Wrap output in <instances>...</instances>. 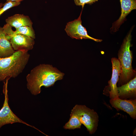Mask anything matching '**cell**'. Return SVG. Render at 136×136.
<instances>
[{
	"instance_id": "cell-1",
	"label": "cell",
	"mask_w": 136,
	"mask_h": 136,
	"mask_svg": "<svg viewBox=\"0 0 136 136\" xmlns=\"http://www.w3.org/2000/svg\"><path fill=\"white\" fill-rule=\"evenodd\" d=\"M64 74L52 65L40 64L33 69L26 77L27 87L31 94L36 95L41 91V87L53 85L62 79Z\"/></svg>"
},
{
	"instance_id": "cell-2",
	"label": "cell",
	"mask_w": 136,
	"mask_h": 136,
	"mask_svg": "<svg viewBox=\"0 0 136 136\" xmlns=\"http://www.w3.org/2000/svg\"><path fill=\"white\" fill-rule=\"evenodd\" d=\"M30 56L28 51L19 50L9 56L0 57V81L17 77L25 68Z\"/></svg>"
},
{
	"instance_id": "cell-3",
	"label": "cell",
	"mask_w": 136,
	"mask_h": 136,
	"mask_svg": "<svg viewBox=\"0 0 136 136\" xmlns=\"http://www.w3.org/2000/svg\"><path fill=\"white\" fill-rule=\"evenodd\" d=\"M131 31L128 34L124 40L118 53L121 72L118 80L120 85L124 84L132 79L135 71L132 66V55L130 48L131 46Z\"/></svg>"
},
{
	"instance_id": "cell-4",
	"label": "cell",
	"mask_w": 136,
	"mask_h": 136,
	"mask_svg": "<svg viewBox=\"0 0 136 136\" xmlns=\"http://www.w3.org/2000/svg\"><path fill=\"white\" fill-rule=\"evenodd\" d=\"M80 122L86 128L90 134L94 133L97 129L99 117L97 113L84 105H76L72 110Z\"/></svg>"
},
{
	"instance_id": "cell-5",
	"label": "cell",
	"mask_w": 136,
	"mask_h": 136,
	"mask_svg": "<svg viewBox=\"0 0 136 136\" xmlns=\"http://www.w3.org/2000/svg\"><path fill=\"white\" fill-rule=\"evenodd\" d=\"M7 80L4 86L3 92L5 95V100L3 106L0 110V128L4 125L8 124L19 122L21 123L37 129L19 118L12 112L8 104V98L7 89Z\"/></svg>"
},
{
	"instance_id": "cell-6",
	"label": "cell",
	"mask_w": 136,
	"mask_h": 136,
	"mask_svg": "<svg viewBox=\"0 0 136 136\" xmlns=\"http://www.w3.org/2000/svg\"><path fill=\"white\" fill-rule=\"evenodd\" d=\"M83 9L78 19L67 23L65 30L67 35L72 38L89 39L96 42H101V40L95 39L89 36L86 28L82 25L81 16Z\"/></svg>"
},
{
	"instance_id": "cell-7",
	"label": "cell",
	"mask_w": 136,
	"mask_h": 136,
	"mask_svg": "<svg viewBox=\"0 0 136 136\" xmlns=\"http://www.w3.org/2000/svg\"><path fill=\"white\" fill-rule=\"evenodd\" d=\"M112 66L111 78L108 83L110 90L109 91L110 99L119 98L117 83L118 81L121 72V67L118 59L116 58L111 59Z\"/></svg>"
},
{
	"instance_id": "cell-8",
	"label": "cell",
	"mask_w": 136,
	"mask_h": 136,
	"mask_svg": "<svg viewBox=\"0 0 136 136\" xmlns=\"http://www.w3.org/2000/svg\"><path fill=\"white\" fill-rule=\"evenodd\" d=\"M110 104L117 110H121L128 114L134 119L136 118V99L127 100L119 98L110 99Z\"/></svg>"
},
{
	"instance_id": "cell-9",
	"label": "cell",
	"mask_w": 136,
	"mask_h": 136,
	"mask_svg": "<svg viewBox=\"0 0 136 136\" xmlns=\"http://www.w3.org/2000/svg\"><path fill=\"white\" fill-rule=\"evenodd\" d=\"M14 50L28 51L33 48L34 39L25 35L18 34L12 36L9 40Z\"/></svg>"
},
{
	"instance_id": "cell-10",
	"label": "cell",
	"mask_w": 136,
	"mask_h": 136,
	"mask_svg": "<svg viewBox=\"0 0 136 136\" xmlns=\"http://www.w3.org/2000/svg\"><path fill=\"white\" fill-rule=\"evenodd\" d=\"M121 6V15L118 20L113 24L111 28L113 32L119 29L125 21L127 15L133 10L136 9V0H120Z\"/></svg>"
},
{
	"instance_id": "cell-11",
	"label": "cell",
	"mask_w": 136,
	"mask_h": 136,
	"mask_svg": "<svg viewBox=\"0 0 136 136\" xmlns=\"http://www.w3.org/2000/svg\"><path fill=\"white\" fill-rule=\"evenodd\" d=\"M118 97L121 99L136 97V77L127 83L117 87Z\"/></svg>"
},
{
	"instance_id": "cell-12",
	"label": "cell",
	"mask_w": 136,
	"mask_h": 136,
	"mask_svg": "<svg viewBox=\"0 0 136 136\" xmlns=\"http://www.w3.org/2000/svg\"><path fill=\"white\" fill-rule=\"evenodd\" d=\"M6 23L15 28L23 26H32L33 22L29 16L16 14L8 17L5 20Z\"/></svg>"
},
{
	"instance_id": "cell-13",
	"label": "cell",
	"mask_w": 136,
	"mask_h": 136,
	"mask_svg": "<svg viewBox=\"0 0 136 136\" xmlns=\"http://www.w3.org/2000/svg\"><path fill=\"white\" fill-rule=\"evenodd\" d=\"M3 27H0V57L5 58L12 55L15 51L9 41L6 37Z\"/></svg>"
},
{
	"instance_id": "cell-14",
	"label": "cell",
	"mask_w": 136,
	"mask_h": 136,
	"mask_svg": "<svg viewBox=\"0 0 136 136\" xmlns=\"http://www.w3.org/2000/svg\"><path fill=\"white\" fill-rule=\"evenodd\" d=\"M15 28L16 30L13 31L11 35L8 36L6 34V37L9 41L12 36L18 34L25 35L34 39L36 38L35 31L32 26H23Z\"/></svg>"
},
{
	"instance_id": "cell-15",
	"label": "cell",
	"mask_w": 136,
	"mask_h": 136,
	"mask_svg": "<svg viewBox=\"0 0 136 136\" xmlns=\"http://www.w3.org/2000/svg\"><path fill=\"white\" fill-rule=\"evenodd\" d=\"M70 116L69 121L64 126V128L65 129H68L80 128L82 124L76 115L72 111Z\"/></svg>"
},
{
	"instance_id": "cell-16",
	"label": "cell",
	"mask_w": 136,
	"mask_h": 136,
	"mask_svg": "<svg viewBox=\"0 0 136 136\" xmlns=\"http://www.w3.org/2000/svg\"><path fill=\"white\" fill-rule=\"evenodd\" d=\"M21 2L9 1L6 2L3 6L0 8V16L4 12L12 7L19 5Z\"/></svg>"
},
{
	"instance_id": "cell-17",
	"label": "cell",
	"mask_w": 136,
	"mask_h": 136,
	"mask_svg": "<svg viewBox=\"0 0 136 136\" xmlns=\"http://www.w3.org/2000/svg\"><path fill=\"white\" fill-rule=\"evenodd\" d=\"M98 1V0H74L75 4L77 6H81L82 9H83L85 4L91 5Z\"/></svg>"
},
{
	"instance_id": "cell-18",
	"label": "cell",
	"mask_w": 136,
	"mask_h": 136,
	"mask_svg": "<svg viewBox=\"0 0 136 136\" xmlns=\"http://www.w3.org/2000/svg\"><path fill=\"white\" fill-rule=\"evenodd\" d=\"M23 0H6V2H8L9 1L13 2H21Z\"/></svg>"
},
{
	"instance_id": "cell-19",
	"label": "cell",
	"mask_w": 136,
	"mask_h": 136,
	"mask_svg": "<svg viewBox=\"0 0 136 136\" xmlns=\"http://www.w3.org/2000/svg\"><path fill=\"white\" fill-rule=\"evenodd\" d=\"M3 4L2 3H0V8L3 6Z\"/></svg>"
}]
</instances>
